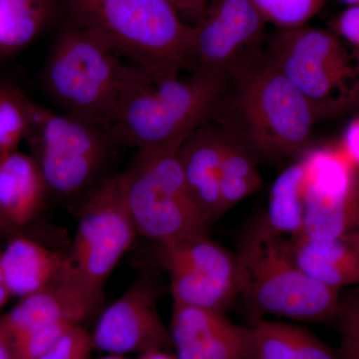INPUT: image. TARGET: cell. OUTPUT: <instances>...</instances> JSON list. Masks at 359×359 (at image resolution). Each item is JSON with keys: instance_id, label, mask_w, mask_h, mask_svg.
Segmentation results:
<instances>
[{"instance_id": "cell-1", "label": "cell", "mask_w": 359, "mask_h": 359, "mask_svg": "<svg viewBox=\"0 0 359 359\" xmlns=\"http://www.w3.org/2000/svg\"><path fill=\"white\" fill-rule=\"evenodd\" d=\"M238 299L254 320L282 316L306 323H334L341 290L306 275L295 264L287 238L259 215L238 240Z\"/></svg>"}, {"instance_id": "cell-2", "label": "cell", "mask_w": 359, "mask_h": 359, "mask_svg": "<svg viewBox=\"0 0 359 359\" xmlns=\"http://www.w3.org/2000/svg\"><path fill=\"white\" fill-rule=\"evenodd\" d=\"M226 79L200 69L163 76L129 65L110 128L121 145L137 149L183 142L212 114Z\"/></svg>"}, {"instance_id": "cell-3", "label": "cell", "mask_w": 359, "mask_h": 359, "mask_svg": "<svg viewBox=\"0 0 359 359\" xmlns=\"http://www.w3.org/2000/svg\"><path fill=\"white\" fill-rule=\"evenodd\" d=\"M68 20L156 75L190 69L192 29L165 0H59Z\"/></svg>"}, {"instance_id": "cell-4", "label": "cell", "mask_w": 359, "mask_h": 359, "mask_svg": "<svg viewBox=\"0 0 359 359\" xmlns=\"http://www.w3.org/2000/svg\"><path fill=\"white\" fill-rule=\"evenodd\" d=\"M233 77V124L224 130L254 157L278 160L306 150L318 118L306 99L269 55L257 52Z\"/></svg>"}, {"instance_id": "cell-5", "label": "cell", "mask_w": 359, "mask_h": 359, "mask_svg": "<svg viewBox=\"0 0 359 359\" xmlns=\"http://www.w3.org/2000/svg\"><path fill=\"white\" fill-rule=\"evenodd\" d=\"M183 142L137 149L129 166L114 176L137 233L157 244L208 237L211 224L184 178L178 156Z\"/></svg>"}, {"instance_id": "cell-6", "label": "cell", "mask_w": 359, "mask_h": 359, "mask_svg": "<svg viewBox=\"0 0 359 359\" xmlns=\"http://www.w3.org/2000/svg\"><path fill=\"white\" fill-rule=\"evenodd\" d=\"M128 68L122 58L68 20L52 46L42 81L61 112L110 128Z\"/></svg>"}, {"instance_id": "cell-7", "label": "cell", "mask_w": 359, "mask_h": 359, "mask_svg": "<svg viewBox=\"0 0 359 359\" xmlns=\"http://www.w3.org/2000/svg\"><path fill=\"white\" fill-rule=\"evenodd\" d=\"M26 140L48 194L60 200L87 195L103 180L116 147L109 127L32 104Z\"/></svg>"}, {"instance_id": "cell-8", "label": "cell", "mask_w": 359, "mask_h": 359, "mask_svg": "<svg viewBox=\"0 0 359 359\" xmlns=\"http://www.w3.org/2000/svg\"><path fill=\"white\" fill-rule=\"evenodd\" d=\"M334 32L308 26L280 29L268 55L301 92L318 119L359 103V52Z\"/></svg>"}, {"instance_id": "cell-9", "label": "cell", "mask_w": 359, "mask_h": 359, "mask_svg": "<svg viewBox=\"0 0 359 359\" xmlns=\"http://www.w3.org/2000/svg\"><path fill=\"white\" fill-rule=\"evenodd\" d=\"M138 235L115 177L106 178L85 197L71 252L73 276L93 294L104 285Z\"/></svg>"}, {"instance_id": "cell-10", "label": "cell", "mask_w": 359, "mask_h": 359, "mask_svg": "<svg viewBox=\"0 0 359 359\" xmlns=\"http://www.w3.org/2000/svg\"><path fill=\"white\" fill-rule=\"evenodd\" d=\"M304 226L299 238L341 237L359 226V166L339 144L313 149L302 156Z\"/></svg>"}, {"instance_id": "cell-11", "label": "cell", "mask_w": 359, "mask_h": 359, "mask_svg": "<svg viewBox=\"0 0 359 359\" xmlns=\"http://www.w3.org/2000/svg\"><path fill=\"white\" fill-rule=\"evenodd\" d=\"M156 261L169 273L174 304L224 313L238 299L235 254L208 237L158 244Z\"/></svg>"}, {"instance_id": "cell-12", "label": "cell", "mask_w": 359, "mask_h": 359, "mask_svg": "<svg viewBox=\"0 0 359 359\" xmlns=\"http://www.w3.org/2000/svg\"><path fill=\"white\" fill-rule=\"evenodd\" d=\"M266 23L250 0H214L192 26L190 69L228 76L256 53Z\"/></svg>"}, {"instance_id": "cell-13", "label": "cell", "mask_w": 359, "mask_h": 359, "mask_svg": "<svg viewBox=\"0 0 359 359\" xmlns=\"http://www.w3.org/2000/svg\"><path fill=\"white\" fill-rule=\"evenodd\" d=\"M157 297L150 278L134 283L104 309L91 334L94 348L120 356L169 351L171 337L158 311Z\"/></svg>"}, {"instance_id": "cell-14", "label": "cell", "mask_w": 359, "mask_h": 359, "mask_svg": "<svg viewBox=\"0 0 359 359\" xmlns=\"http://www.w3.org/2000/svg\"><path fill=\"white\" fill-rule=\"evenodd\" d=\"M169 332L177 359H254L252 327L224 313L174 304Z\"/></svg>"}, {"instance_id": "cell-15", "label": "cell", "mask_w": 359, "mask_h": 359, "mask_svg": "<svg viewBox=\"0 0 359 359\" xmlns=\"http://www.w3.org/2000/svg\"><path fill=\"white\" fill-rule=\"evenodd\" d=\"M102 302L72 275L46 289L22 297L0 320L7 344L25 335L55 325H82Z\"/></svg>"}, {"instance_id": "cell-16", "label": "cell", "mask_w": 359, "mask_h": 359, "mask_svg": "<svg viewBox=\"0 0 359 359\" xmlns=\"http://www.w3.org/2000/svg\"><path fill=\"white\" fill-rule=\"evenodd\" d=\"M224 138L223 128L204 122L186 137L179 149V162L189 191L211 223L222 217L219 181Z\"/></svg>"}, {"instance_id": "cell-17", "label": "cell", "mask_w": 359, "mask_h": 359, "mask_svg": "<svg viewBox=\"0 0 359 359\" xmlns=\"http://www.w3.org/2000/svg\"><path fill=\"white\" fill-rule=\"evenodd\" d=\"M287 243L295 264L313 280L339 290L359 287V226L332 240Z\"/></svg>"}, {"instance_id": "cell-18", "label": "cell", "mask_w": 359, "mask_h": 359, "mask_svg": "<svg viewBox=\"0 0 359 359\" xmlns=\"http://www.w3.org/2000/svg\"><path fill=\"white\" fill-rule=\"evenodd\" d=\"M7 285L20 299L65 280L71 273L68 257L25 237L15 236L1 252Z\"/></svg>"}, {"instance_id": "cell-19", "label": "cell", "mask_w": 359, "mask_h": 359, "mask_svg": "<svg viewBox=\"0 0 359 359\" xmlns=\"http://www.w3.org/2000/svg\"><path fill=\"white\" fill-rule=\"evenodd\" d=\"M49 195L39 164L18 150L0 155V211L16 228L32 222Z\"/></svg>"}, {"instance_id": "cell-20", "label": "cell", "mask_w": 359, "mask_h": 359, "mask_svg": "<svg viewBox=\"0 0 359 359\" xmlns=\"http://www.w3.org/2000/svg\"><path fill=\"white\" fill-rule=\"evenodd\" d=\"M250 327L254 359H340L337 349L299 325L259 318Z\"/></svg>"}, {"instance_id": "cell-21", "label": "cell", "mask_w": 359, "mask_h": 359, "mask_svg": "<svg viewBox=\"0 0 359 359\" xmlns=\"http://www.w3.org/2000/svg\"><path fill=\"white\" fill-rule=\"evenodd\" d=\"M61 8L59 0H0V53L34 41Z\"/></svg>"}, {"instance_id": "cell-22", "label": "cell", "mask_w": 359, "mask_h": 359, "mask_svg": "<svg viewBox=\"0 0 359 359\" xmlns=\"http://www.w3.org/2000/svg\"><path fill=\"white\" fill-rule=\"evenodd\" d=\"M224 134L226 138L219 181L222 216L248 196L257 192L262 186V177L257 170L256 158L237 139L226 131Z\"/></svg>"}, {"instance_id": "cell-23", "label": "cell", "mask_w": 359, "mask_h": 359, "mask_svg": "<svg viewBox=\"0 0 359 359\" xmlns=\"http://www.w3.org/2000/svg\"><path fill=\"white\" fill-rule=\"evenodd\" d=\"M302 165L297 162L276 178L269 193L266 222L278 235L287 238L301 236L304 226Z\"/></svg>"}, {"instance_id": "cell-24", "label": "cell", "mask_w": 359, "mask_h": 359, "mask_svg": "<svg viewBox=\"0 0 359 359\" xmlns=\"http://www.w3.org/2000/svg\"><path fill=\"white\" fill-rule=\"evenodd\" d=\"M32 104L20 88L0 80V155L18 150L25 139Z\"/></svg>"}, {"instance_id": "cell-25", "label": "cell", "mask_w": 359, "mask_h": 359, "mask_svg": "<svg viewBox=\"0 0 359 359\" xmlns=\"http://www.w3.org/2000/svg\"><path fill=\"white\" fill-rule=\"evenodd\" d=\"M266 22L280 29L304 26L313 18L327 0H250Z\"/></svg>"}, {"instance_id": "cell-26", "label": "cell", "mask_w": 359, "mask_h": 359, "mask_svg": "<svg viewBox=\"0 0 359 359\" xmlns=\"http://www.w3.org/2000/svg\"><path fill=\"white\" fill-rule=\"evenodd\" d=\"M334 325L340 337V359H359V287L340 292Z\"/></svg>"}, {"instance_id": "cell-27", "label": "cell", "mask_w": 359, "mask_h": 359, "mask_svg": "<svg viewBox=\"0 0 359 359\" xmlns=\"http://www.w3.org/2000/svg\"><path fill=\"white\" fill-rule=\"evenodd\" d=\"M73 325H55L39 328L7 344L11 359H39Z\"/></svg>"}, {"instance_id": "cell-28", "label": "cell", "mask_w": 359, "mask_h": 359, "mask_svg": "<svg viewBox=\"0 0 359 359\" xmlns=\"http://www.w3.org/2000/svg\"><path fill=\"white\" fill-rule=\"evenodd\" d=\"M94 348L91 334L82 325L65 332L39 359H90Z\"/></svg>"}, {"instance_id": "cell-29", "label": "cell", "mask_w": 359, "mask_h": 359, "mask_svg": "<svg viewBox=\"0 0 359 359\" xmlns=\"http://www.w3.org/2000/svg\"><path fill=\"white\" fill-rule=\"evenodd\" d=\"M332 32L359 52V4L347 7L335 18Z\"/></svg>"}, {"instance_id": "cell-30", "label": "cell", "mask_w": 359, "mask_h": 359, "mask_svg": "<svg viewBox=\"0 0 359 359\" xmlns=\"http://www.w3.org/2000/svg\"><path fill=\"white\" fill-rule=\"evenodd\" d=\"M177 13L185 20L187 25H197L207 13L214 0H165Z\"/></svg>"}, {"instance_id": "cell-31", "label": "cell", "mask_w": 359, "mask_h": 359, "mask_svg": "<svg viewBox=\"0 0 359 359\" xmlns=\"http://www.w3.org/2000/svg\"><path fill=\"white\" fill-rule=\"evenodd\" d=\"M339 144L347 157L359 166V114L347 125Z\"/></svg>"}, {"instance_id": "cell-32", "label": "cell", "mask_w": 359, "mask_h": 359, "mask_svg": "<svg viewBox=\"0 0 359 359\" xmlns=\"http://www.w3.org/2000/svg\"><path fill=\"white\" fill-rule=\"evenodd\" d=\"M13 297L8 285H7L6 275H4V266L1 263V252H0V309L6 306L8 299Z\"/></svg>"}, {"instance_id": "cell-33", "label": "cell", "mask_w": 359, "mask_h": 359, "mask_svg": "<svg viewBox=\"0 0 359 359\" xmlns=\"http://www.w3.org/2000/svg\"><path fill=\"white\" fill-rule=\"evenodd\" d=\"M20 229L16 228L13 226L11 222L8 221L0 211V236H18V231Z\"/></svg>"}, {"instance_id": "cell-34", "label": "cell", "mask_w": 359, "mask_h": 359, "mask_svg": "<svg viewBox=\"0 0 359 359\" xmlns=\"http://www.w3.org/2000/svg\"><path fill=\"white\" fill-rule=\"evenodd\" d=\"M139 359H177L174 354L168 353V351H156L142 354Z\"/></svg>"}, {"instance_id": "cell-35", "label": "cell", "mask_w": 359, "mask_h": 359, "mask_svg": "<svg viewBox=\"0 0 359 359\" xmlns=\"http://www.w3.org/2000/svg\"><path fill=\"white\" fill-rule=\"evenodd\" d=\"M0 359H11L8 346L1 330H0Z\"/></svg>"}, {"instance_id": "cell-36", "label": "cell", "mask_w": 359, "mask_h": 359, "mask_svg": "<svg viewBox=\"0 0 359 359\" xmlns=\"http://www.w3.org/2000/svg\"><path fill=\"white\" fill-rule=\"evenodd\" d=\"M342 2L346 4L347 6H355V4H359V0H341Z\"/></svg>"}, {"instance_id": "cell-37", "label": "cell", "mask_w": 359, "mask_h": 359, "mask_svg": "<svg viewBox=\"0 0 359 359\" xmlns=\"http://www.w3.org/2000/svg\"><path fill=\"white\" fill-rule=\"evenodd\" d=\"M98 359H125V358H122V356H120V355H111V354H109V355L105 356V358H98Z\"/></svg>"}]
</instances>
